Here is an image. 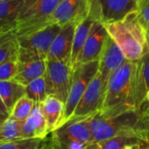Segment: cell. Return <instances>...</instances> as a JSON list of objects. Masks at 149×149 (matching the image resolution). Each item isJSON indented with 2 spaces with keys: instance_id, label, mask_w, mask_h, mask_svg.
Masks as SVG:
<instances>
[{
  "instance_id": "cell-1",
  "label": "cell",
  "mask_w": 149,
  "mask_h": 149,
  "mask_svg": "<svg viewBox=\"0 0 149 149\" xmlns=\"http://www.w3.org/2000/svg\"><path fill=\"white\" fill-rule=\"evenodd\" d=\"M88 120L94 142L117 136H134L149 143V109L147 102L140 109L127 110L107 118L93 114Z\"/></svg>"
},
{
  "instance_id": "cell-2",
  "label": "cell",
  "mask_w": 149,
  "mask_h": 149,
  "mask_svg": "<svg viewBox=\"0 0 149 149\" xmlns=\"http://www.w3.org/2000/svg\"><path fill=\"white\" fill-rule=\"evenodd\" d=\"M134 71L135 62L127 60L110 76L101 107L95 113L97 116L107 118L135 109L131 106Z\"/></svg>"
},
{
  "instance_id": "cell-3",
  "label": "cell",
  "mask_w": 149,
  "mask_h": 149,
  "mask_svg": "<svg viewBox=\"0 0 149 149\" xmlns=\"http://www.w3.org/2000/svg\"><path fill=\"white\" fill-rule=\"evenodd\" d=\"M105 25L108 35L120 46L127 60L138 61L148 50V38L136 11L120 21Z\"/></svg>"
},
{
  "instance_id": "cell-4",
  "label": "cell",
  "mask_w": 149,
  "mask_h": 149,
  "mask_svg": "<svg viewBox=\"0 0 149 149\" xmlns=\"http://www.w3.org/2000/svg\"><path fill=\"white\" fill-rule=\"evenodd\" d=\"M61 1L23 0L15 24L16 36L27 37L49 26V19Z\"/></svg>"
},
{
  "instance_id": "cell-5",
  "label": "cell",
  "mask_w": 149,
  "mask_h": 149,
  "mask_svg": "<svg viewBox=\"0 0 149 149\" xmlns=\"http://www.w3.org/2000/svg\"><path fill=\"white\" fill-rule=\"evenodd\" d=\"M89 117L70 120L52 133L55 149H85L94 142Z\"/></svg>"
},
{
  "instance_id": "cell-6",
  "label": "cell",
  "mask_w": 149,
  "mask_h": 149,
  "mask_svg": "<svg viewBox=\"0 0 149 149\" xmlns=\"http://www.w3.org/2000/svg\"><path fill=\"white\" fill-rule=\"evenodd\" d=\"M72 70L71 66L59 60L46 59L45 79L48 95H53L66 103L72 81Z\"/></svg>"
},
{
  "instance_id": "cell-7",
  "label": "cell",
  "mask_w": 149,
  "mask_h": 149,
  "mask_svg": "<svg viewBox=\"0 0 149 149\" xmlns=\"http://www.w3.org/2000/svg\"><path fill=\"white\" fill-rule=\"evenodd\" d=\"M98 71L99 60L79 65L73 71L72 86L66 103L65 105V116L62 125H64L71 119L76 107L85 93L87 86L97 74Z\"/></svg>"
},
{
  "instance_id": "cell-8",
  "label": "cell",
  "mask_w": 149,
  "mask_h": 149,
  "mask_svg": "<svg viewBox=\"0 0 149 149\" xmlns=\"http://www.w3.org/2000/svg\"><path fill=\"white\" fill-rule=\"evenodd\" d=\"M107 82L108 79H105L98 71L87 86L70 120L86 119L95 114L101 107Z\"/></svg>"
},
{
  "instance_id": "cell-9",
  "label": "cell",
  "mask_w": 149,
  "mask_h": 149,
  "mask_svg": "<svg viewBox=\"0 0 149 149\" xmlns=\"http://www.w3.org/2000/svg\"><path fill=\"white\" fill-rule=\"evenodd\" d=\"M92 7V0H62L51 16L48 24L64 27L79 24L87 17Z\"/></svg>"
},
{
  "instance_id": "cell-10",
  "label": "cell",
  "mask_w": 149,
  "mask_h": 149,
  "mask_svg": "<svg viewBox=\"0 0 149 149\" xmlns=\"http://www.w3.org/2000/svg\"><path fill=\"white\" fill-rule=\"evenodd\" d=\"M61 29L59 25L52 24L27 37L17 38L19 47L46 60L50 48Z\"/></svg>"
},
{
  "instance_id": "cell-11",
  "label": "cell",
  "mask_w": 149,
  "mask_h": 149,
  "mask_svg": "<svg viewBox=\"0 0 149 149\" xmlns=\"http://www.w3.org/2000/svg\"><path fill=\"white\" fill-rule=\"evenodd\" d=\"M46 60L19 47L18 71L13 80L26 86L31 81L45 76Z\"/></svg>"
},
{
  "instance_id": "cell-12",
  "label": "cell",
  "mask_w": 149,
  "mask_h": 149,
  "mask_svg": "<svg viewBox=\"0 0 149 149\" xmlns=\"http://www.w3.org/2000/svg\"><path fill=\"white\" fill-rule=\"evenodd\" d=\"M149 92V48L144 55L135 61V71L133 79L131 106L135 109L141 108Z\"/></svg>"
},
{
  "instance_id": "cell-13",
  "label": "cell",
  "mask_w": 149,
  "mask_h": 149,
  "mask_svg": "<svg viewBox=\"0 0 149 149\" xmlns=\"http://www.w3.org/2000/svg\"><path fill=\"white\" fill-rule=\"evenodd\" d=\"M138 0H94L100 22L108 24L122 20L137 11Z\"/></svg>"
},
{
  "instance_id": "cell-14",
  "label": "cell",
  "mask_w": 149,
  "mask_h": 149,
  "mask_svg": "<svg viewBox=\"0 0 149 149\" xmlns=\"http://www.w3.org/2000/svg\"><path fill=\"white\" fill-rule=\"evenodd\" d=\"M108 33L106 25L100 21H96L93 24L83 46V49L79 54L75 69L79 65L99 60Z\"/></svg>"
},
{
  "instance_id": "cell-15",
  "label": "cell",
  "mask_w": 149,
  "mask_h": 149,
  "mask_svg": "<svg viewBox=\"0 0 149 149\" xmlns=\"http://www.w3.org/2000/svg\"><path fill=\"white\" fill-rule=\"evenodd\" d=\"M126 61L127 58L123 52L108 35L99 58V72L105 79H109L110 76Z\"/></svg>"
},
{
  "instance_id": "cell-16",
  "label": "cell",
  "mask_w": 149,
  "mask_h": 149,
  "mask_svg": "<svg viewBox=\"0 0 149 149\" xmlns=\"http://www.w3.org/2000/svg\"><path fill=\"white\" fill-rule=\"evenodd\" d=\"M77 25L76 24H72L62 27L50 48L46 59L63 61L71 66L73 37Z\"/></svg>"
},
{
  "instance_id": "cell-17",
  "label": "cell",
  "mask_w": 149,
  "mask_h": 149,
  "mask_svg": "<svg viewBox=\"0 0 149 149\" xmlns=\"http://www.w3.org/2000/svg\"><path fill=\"white\" fill-rule=\"evenodd\" d=\"M96 21L100 22L99 10L94 0H92V7L89 15L86 19H84L81 23H79L74 32L73 37V43H72V56H71V67L72 72L76 67L78 58L79 54L83 49V46L86 43V40L90 33V31Z\"/></svg>"
},
{
  "instance_id": "cell-18",
  "label": "cell",
  "mask_w": 149,
  "mask_h": 149,
  "mask_svg": "<svg viewBox=\"0 0 149 149\" xmlns=\"http://www.w3.org/2000/svg\"><path fill=\"white\" fill-rule=\"evenodd\" d=\"M49 134H51L48 131L40 104H35L31 113L22 124L21 140L45 139Z\"/></svg>"
},
{
  "instance_id": "cell-19",
  "label": "cell",
  "mask_w": 149,
  "mask_h": 149,
  "mask_svg": "<svg viewBox=\"0 0 149 149\" xmlns=\"http://www.w3.org/2000/svg\"><path fill=\"white\" fill-rule=\"evenodd\" d=\"M50 134L62 126L65 116V104L53 95H48L40 104Z\"/></svg>"
},
{
  "instance_id": "cell-20",
  "label": "cell",
  "mask_w": 149,
  "mask_h": 149,
  "mask_svg": "<svg viewBox=\"0 0 149 149\" xmlns=\"http://www.w3.org/2000/svg\"><path fill=\"white\" fill-rule=\"evenodd\" d=\"M26 95L25 86L13 79L0 81V96L10 113L15 104Z\"/></svg>"
},
{
  "instance_id": "cell-21",
  "label": "cell",
  "mask_w": 149,
  "mask_h": 149,
  "mask_svg": "<svg viewBox=\"0 0 149 149\" xmlns=\"http://www.w3.org/2000/svg\"><path fill=\"white\" fill-rule=\"evenodd\" d=\"M23 0H0V28L15 30Z\"/></svg>"
},
{
  "instance_id": "cell-22",
  "label": "cell",
  "mask_w": 149,
  "mask_h": 149,
  "mask_svg": "<svg viewBox=\"0 0 149 149\" xmlns=\"http://www.w3.org/2000/svg\"><path fill=\"white\" fill-rule=\"evenodd\" d=\"M99 143L101 149H145L149 144L134 136H117Z\"/></svg>"
},
{
  "instance_id": "cell-23",
  "label": "cell",
  "mask_w": 149,
  "mask_h": 149,
  "mask_svg": "<svg viewBox=\"0 0 149 149\" xmlns=\"http://www.w3.org/2000/svg\"><path fill=\"white\" fill-rule=\"evenodd\" d=\"M52 137L45 139H29L12 141H0V149H53Z\"/></svg>"
},
{
  "instance_id": "cell-24",
  "label": "cell",
  "mask_w": 149,
  "mask_h": 149,
  "mask_svg": "<svg viewBox=\"0 0 149 149\" xmlns=\"http://www.w3.org/2000/svg\"><path fill=\"white\" fill-rule=\"evenodd\" d=\"M26 96L31 99L34 104H41L48 96L45 76L38 78L25 86Z\"/></svg>"
},
{
  "instance_id": "cell-25",
  "label": "cell",
  "mask_w": 149,
  "mask_h": 149,
  "mask_svg": "<svg viewBox=\"0 0 149 149\" xmlns=\"http://www.w3.org/2000/svg\"><path fill=\"white\" fill-rule=\"evenodd\" d=\"M22 124L10 117L0 125V141H12L21 140Z\"/></svg>"
},
{
  "instance_id": "cell-26",
  "label": "cell",
  "mask_w": 149,
  "mask_h": 149,
  "mask_svg": "<svg viewBox=\"0 0 149 149\" xmlns=\"http://www.w3.org/2000/svg\"><path fill=\"white\" fill-rule=\"evenodd\" d=\"M19 50L18 38L15 32H10L0 38V64Z\"/></svg>"
},
{
  "instance_id": "cell-27",
  "label": "cell",
  "mask_w": 149,
  "mask_h": 149,
  "mask_svg": "<svg viewBox=\"0 0 149 149\" xmlns=\"http://www.w3.org/2000/svg\"><path fill=\"white\" fill-rule=\"evenodd\" d=\"M34 102L29 99L26 95L22 97L13 107L10 116L13 120L23 123L30 115L31 113L33 107H34Z\"/></svg>"
},
{
  "instance_id": "cell-28",
  "label": "cell",
  "mask_w": 149,
  "mask_h": 149,
  "mask_svg": "<svg viewBox=\"0 0 149 149\" xmlns=\"http://www.w3.org/2000/svg\"><path fill=\"white\" fill-rule=\"evenodd\" d=\"M18 71V52L0 64V81L13 79Z\"/></svg>"
},
{
  "instance_id": "cell-29",
  "label": "cell",
  "mask_w": 149,
  "mask_h": 149,
  "mask_svg": "<svg viewBox=\"0 0 149 149\" xmlns=\"http://www.w3.org/2000/svg\"><path fill=\"white\" fill-rule=\"evenodd\" d=\"M136 15L149 39V0H138Z\"/></svg>"
},
{
  "instance_id": "cell-30",
  "label": "cell",
  "mask_w": 149,
  "mask_h": 149,
  "mask_svg": "<svg viewBox=\"0 0 149 149\" xmlns=\"http://www.w3.org/2000/svg\"><path fill=\"white\" fill-rule=\"evenodd\" d=\"M0 113L1 114H4V115H8L10 116V112L9 110L7 109V107H5L1 96H0Z\"/></svg>"
},
{
  "instance_id": "cell-31",
  "label": "cell",
  "mask_w": 149,
  "mask_h": 149,
  "mask_svg": "<svg viewBox=\"0 0 149 149\" xmlns=\"http://www.w3.org/2000/svg\"><path fill=\"white\" fill-rule=\"evenodd\" d=\"M85 149H101V148L99 142H93L90 145H88Z\"/></svg>"
},
{
  "instance_id": "cell-32",
  "label": "cell",
  "mask_w": 149,
  "mask_h": 149,
  "mask_svg": "<svg viewBox=\"0 0 149 149\" xmlns=\"http://www.w3.org/2000/svg\"><path fill=\"white\" fill-rule=\"evenodd\" d=\"M8 115H4V114H1L0 113V125H2L7 119H8Z\"/></svg>"
},
{
  "instance_id": "cell-33",
  "label": "cell",
  "mask_w": 149,
  "mask_h": 149,
  "mask_svg": "<svg viewBox=\"0 0 149 149\" xmlns=\"http://www.w3.org/2000/svg\"><path fill=\"white\" fill-rule=\"evenodd\" d=\"M146 102H147L148 106L149 107V92H148V95H147V100H146Z\"/></svg>"
},
{
  "instance_id": "cell-34",
  "label": "cell",
  "mask_w": 149,
  "mask_h": 149,
  "mask_svg": "<svg viewBox=\"0 0 149 149\" xmlns=\"http://www.w3.org/2000/svg\"><path fill=\"white\" fill-rule=\"evenodd\" d=\"M148 48H149V39L148 40Z\"/></svg>"
},
{
  "instance_id": "cell-35",
  "label": "cell",
  "mask_w": 149,
  "mask_h": 149,
  "mask_svg": "<svg viewBox=\"0 0 149 149\" xmlns=\"http://www.w3.org/2000/svg\"><path fill=\"white\" fill-rule=\"evenodd\" d=\"M145 149H149V144H148V147H147Z\"/></svg>"
},
{
  "instance_id": "cell-36",
  "label": "cell",
  "mask_w": 149,
  "mask_h": 149,
  "mask_svg": "<svg viewBox=\"0 0 149 149\" xmlns=\"http://www.w3.org/2000/svg\"><path fill=\"white\" fill-rule=\"evenodd\" d=\"M148 109H149V107H148Z\"/></svg>"
},
{
  "instance_id": "cell-37",
  "label": "cell",
  "mask_w": 149,
  "mask_h": 149,
  "mask_svg": "<svg viewBox=\"0 0 149 149\" xmlns=\"http://www.w3.org/2000/svg\"><path fill=\"white\" fill-rule=\"evenodd\" d=\"M53 149H55V148H53Z\"/></svg>"
}]
</instances>
